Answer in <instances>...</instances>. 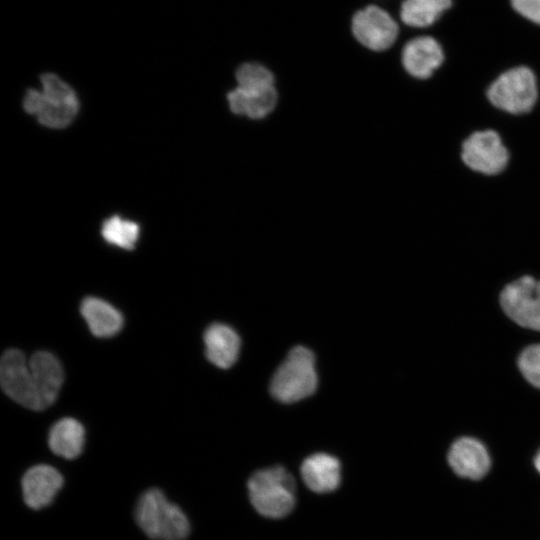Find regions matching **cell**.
Segmentation results:
<instances>
[{
    "instance_id": "obj_1",
    "label": "cell",
    "mask_w": 540,
    "mask_h": 540,
    "mask_svg": "<svg viewBox=\"0 0 540 540\" xmlns=\"http://www.w3.org/2000/svg\"><path fill=\"white\" fill-rule=\"evenodd\" d=\"M63 380L61 363L50 352L38 351L26 358L20 350L9 349L1 358L2 389L28 409L39 411L53 404Z\"/></svg>"
},
{
    "instance_id": "obj_2",
    "label": "cell",
    "mask_w": 540,
    "mask_h": 540,
    "mask_svg": "<svg viewBox=\"0 0 540 540\" xmlns=\"http://www.w3.org/2000/svg\"><path fill=\"white\" fill-rule=\"evenodd\" d=\"M42 89H29L23 99L24 110L36 116L46 127L68 126L79 111V100L73 88L53 73L40 77Z\"/></svg>"
},
{
    "instance_id": "obj_3",
    "label": "cell",
    "mask_w": 540,
    "mask_h": 540,
    "mask_svg": "<svg viewBox=\"0 0 540 540\" xmlns=\"http://www.w3.org/2000/svg\"><path fill=\"white\" fill-rule=\"evenodd\" d=\"M248 497L258 514L270 519L288 516L296 505V482L283 466L255 471L247 482Z\"/></svg>"
},
{
    "instance_id": "obj_4",
    "label": "cell",
    "mask_w": 540,
    "mask_h": 540,
    "mask_svg": "<svg viewBox=\"0 0 540 540\" xmlns=\"http://www.w3.org/2000/svg\"><path fill=\"white\" fill-rule=\"evenodd\" d=\"M134 515L140 529L153 540H185L190 533L184 511L158 488L141 494Z\"/></svg>"
},
{
    "instance_id": "obj_5",
    "label": "cell",
    "mask_w": 540,
    "mask_h": 540,
    "mask_svg": "<svg viewBox=\"0 0 540 540\" xmlns=\"http://www.w3.org/2000/svg\"><path fill=\"white\" fill-rule=\"evenodd\" d=\"M317 382L313 353L306 347L296 346L275 371L270 392L278 401L292 403L313 394Z\"/></svg>"
},
{
    "instance_id": "obj_6",
    "label": "cell",
    "mask_w": 540,
    "mask_h": 540,
    "mask_svg": "<svg viewBox=\"0 0 540 540\" xmlns=\"http://www.w3.org/2000/svg\"><path fill=\"white\" fill-rule=\"evenodd\" d=\"M537 95L535 75L524 66L502 73L487 90L492 105L511 114L529 112L536 103Z\"/></svg>"
},
{
    "instance_id": "obj_7",
    "label": "cell",
    "mask_w": 540,
    "mask_h": 540,
    "mask_svg": "<svg viewBox=\"0 0 540 540\" xmlns=\"http://www.w3.org/2000/svg\"><path fill=\"white\" fill-rule=\"evenodd\" d=\"M500 304L515 323L540 331V280L524 276L508 284L501 292Z\"/></svg>"
},
{
    "instance_id": "obj_8",
    "label": "cell",
    "mask_w": 540,
    "mask_h": 540,
    "mask_svg": "<svg viewBox=\"0 0 540 540\" xmlns=\"http://www.w3.org/2000/svg\"><path fill=\"white\" fill-rule=\"evenodd\" d=\"M461 158L476 172L496 175L507 166L509 154L497 132L484 130L474 132L464 140Z\"/></svg>"
},
{
    "instance_id": "obj_9",
    "label": "cell",
    "mask_w": 540,
    "mask_h": 540,
    "mask_svg": "<svg viewBox=\"0 0 540 540\" xmlns=\"http://www.w3.org/2000/svg\"><path fill=\"white\" fill-rule=\"evenodd\" d=\"M355 38L373 51H384L396 41L399 28L391 15L382 8L369 5L355 13L352 19Z\"/></svg>"
},
{
    "instance_id": "obj_10",
    "label": "cell",
    "mask_w": 540,
    "mask_h": 540,
    "mask_svg": "<svg viewBox=\"0 0 540 540\" xmlns=\"http://www.w3.org/2000/svg\"><path fill=\"white\" fill-rule=\"evenodd\" d=\"M64 484L62 474L53 466L38 464L29 468L21 480L25 504L35 510L50 505Z\"/></svg>"
},
{
    "instance_id": "obj_11",
    "label": "cell",
    "mask_w": 540,
    "mask_h": 540,
    "mask_svg": "<svg viewBox=\"0 0 540 540\" xmlns=\"http://www.w3.org/2000/svg\"><path fill=\"white\" fill-rule=\"evenodd\" d=\"M448 463L460 477L479 480L490 468V457L485 446L472 437L457 439L448 452Z\"/></svg>"
},
{
    "instance_id": "obj_12",
    "label": "cell",
    "mask_w": 540,
    "mask_h": 540,
    "mask_svg": "<svg viewBox=\"0 0 540 540\" xmlns=\"http://www.w3.org/2000/svg\"><path fill=\"white\" fill-rule=\"evenodd\" d=\"M300 474L304 484L312 492L330 493L341 484V463L337 457L331 454L314 453L303 460Z\"/></svg>"
},
{
    "instance_id": "obj_13",
    "label": "cell",
    "mask_w": 540,
    "mask_h": 540,
    "mask_svg": "<svg viewBox=\"0 0 540 540\" xmlns=\"http://www.w3.org/2000/svg\"><path fill=\"white\" fill-rule=\"evenodd\" d=\"M401 59L403 67L411 76L426 79L440 67L444 54L434 38L420 36L405 44Z\"/></svg>"
},
{
    "instance_id": "obj_14",
    "label": "cell",
    "mask_w": 540,
    "mask_h": 540,
    "mask_svg": "<svg viewBox=\"0 0 540 540\" xmlns=\"http://www.w3.org/2000/svg\"><path fill=\"white\" fill-rule=\"evenodd\" d=\"M207 359L215 366L226 369L237 360L240 351V338L228 325L214 323L204 333Z\"/></svg>"
},
{
    "instance_id": "obj_15",
    "label": "cell",
    "mask_w": 540,
    "mask_h": 540,
    "mask_svg": "<svg viewBox=\"0 0 540 540\" xmlns=\"http://www.w3.org/2000/svg\"><path fill=\"white\" fill-rule=\"evenodd\" d=\"M227 101L234 114L258 120L268 116L274 110L278 94L275 87L248 91L237 86L227 94Z\"/></svg>"
},
{
    "instance_id": "obj_16",
    "label": "cell",
    "mask_w": 540,
    "mask_h": 540,
    "mask_svg": "<svg viewBox=\"0 0 540 540\" xmlns=\"http://www.w3.org/2000/svg\"><path fill=\"white\" fill-rule=\"evenodd\" d=\"M80 312L92 334L97 337L114 336L123 326L121 313L105 300L96 297L85 298Z\"/></svg>"
},
{
    "instance_id": "obj_17",
    "label": "cell",
    "mask_w": 540,
    "mask_h": 540,
    "mask_svg": "<svg viewBox=\"0 0 540 540\" xmlns=\"http://www.w3.org/2000/svg\"><path fill=\"white\" fill-rule=\"evenodd\" d=\"M85 430L82 424L73 418H62L50 429L48 445L51 451L65 459L78 457L84 447Z\"/></svg>"
},
{
    "instance_id": "obj_18",
    "label": "cell",
    "mask_w": 540,
    "mask_h": 540,
    "mask_svg": "<svg viewBox=\"0 0 540 540\" xmlns=\"http://www.w3.org/2000/svg\"><path fill=\"white\" fill-rule=\"evenodd\" d=\"M451 4V0H404L400 9L401 20L411 27H427L437 21Z\"/></svg>"
},
{
    "instance_id": "obj_19",
    "label": "cell",
    "mask_w": 540,
    "mask_h": 540,
    "mask_svg": "<svg viewBox=\"0 0 540 540\" xmlns=\"http://www.w3.org/2000/svg\"><path fill=\"white\" fill-rule=\"evenodd\" d=\"M139 232L140 228L136 222L117 215L104 220L101 227V235L107 243L125 250L134 249Z\"/></svg>"
},
{
    "instance_id": "obj_20",
    "label": "cell",
    "mask_w": 540,
    "mask_h": 540,
    "mask_svg": "<svg viewBox=\"0 0 540 540\" xmlns=\"http://www.w3.org/2000/svg\"><path fill=\"white\" fill-rule=\"evenodd\" d=\"M237 86L248 91H259L274 87V76L265 66L244 63L236 71Z\"/></svg>"
},
{
    "instance_id": "obj_21",
    "label": "cell",
    "mask_w": 540,
    "mask_h": 540,
    "mask_svg": "<svg viewBox=\"0 0 540 540\" xmlns=\"http://www.w3.org/2000/svg\"><path fill=\"white\" fill-rule=\"evenodd\" d=\"M518 367L530 384L540 388V344L528 346L521 352Z\"/></svg>"
},
{
    "instance_id": "obj_22",
    "label": "cell",
    "mask_w": 540,
    "mask_h": 540,
    "mask_svg": "<svg viewBox=\"0 0 540 540\" xmlns=\"http://www.w3.org/2000/svg\"><path fill=\"white\" fill-rule=\"evenodd\" d=\"M511 3L523 17L540 24V0H511Z\"/></svg>"
},
{
    "instance_id": "obj_23",
    "label": "cell",
    "mask_w": 540,
    "mask_h": 540,
    "mask_svg": "<svg viewBox=\"0 0 540 540\" xmlns=\"http://www.w3.org/2000/svg\"><path fill=\"white\" fill-rule=\"evenodd\" d=\"M534 465L537 471L540 473V450L538 451V453L536 454L534 458Z\"/></svg>"
}]
</instances>
